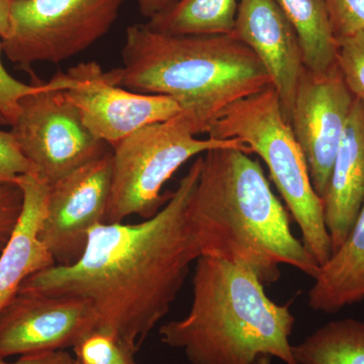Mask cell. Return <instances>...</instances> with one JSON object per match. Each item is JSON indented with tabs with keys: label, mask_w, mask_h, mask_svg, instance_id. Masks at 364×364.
<instances>
[{
	"label": "cell",
	"mask_w": 364,
	"mask_h": 364,
	"mask_svg": "<svg viewBox=\"0 0 364 364\" xmlns=\"http://www.w3.org/2000/svg\"><path fill=\"white\" fill-rule=\"evenodd\" d=\"M200 169L198 157L154 217L136 224L97 225L79 260L35 273L20 291L87 299L97 330L136 353L202 256L188 210Z\"/></svg>",
	"instance_id": "6da1fadb"
},
{
	"label": "cell",
	"mask_w": 364,
	"mask_h": 364,
	"mask_svg": "<svg viewBox=\"0 0 364 364\" xmlns=\"http://www.w3.org/2000/svg\"><path fill=\"white\" fill-rule=\"evenodd\" d=\"M250 154L223 147L202 156L188 207L202 256L246 268L265 287L279 282L282 264L315 279L320 265L294 236L286 208Z\"/></svg>",
	"instance_id": "7a4b0ae2"
},
{
	"label": "cell",
	"mask_w": 364,
	"mask_h": 364,
	"mask_svg": "<svg viewBox=\"0 0 364 364\" xmlns=\"http://www.w3.org/2000/svg\"><path fill=\"white\" fill-rule=\"evenodd\" d=\"M123 65L105 71L114 85L176 100L193 133L226 107L272 85L252 50L233 35L171 36L145 23L127 28Z\"/></svg>",
	"instance_id": "3957f363"
},
{
	"label": "cell",
	"mask_w": 364,
	"mask_h": 364,
	"mask_svg": "<svg viewBox=\"0 0 364 364\" xmlns=\"http://www.w3.org/2000/svg\"><path fill=\"white\" fill-rule=\"evenodd\" d=\"M264 287L246 268L200 256L189 312L160 327L162 343L183 352L191 364H257L262 358L298 364L289 304L274 303Z\"/></svg>",
	"instance_id": "277c9868"
},
{
	"label": "cell",
	"mask_w": 364,
	"mask_h": 364,
	"mask_svg": "<svg viewBox=\"0 0 364 364\" xmlns=\"http://www.w3.org/2000/svg\"><path fill=\"white\" fill-rule=\"evenodd\" d=\"M210 138L237 139L267 165L303 242L320 267L331 258L332 242L326 227L323 200L311 181L303 150L282 112L272 85L230 105L208 127Z\"/></svg>",
	"instance_id": "5b68a950"
},
{
	"label": "cell",
	"mask_w": 364,
	"mask_h": 364,
	"mask_svg": "<svg viewBox=\"0 0 364 364\" xmlns=\"http://www.w3.org/2000/svg\"><path fill=\"white\" fill-rule=\"evenodd\" d=\"M181 112L167 121L144 127L112 147V181L105 224L123 223L136 215L154 217L170 195L163 186L184 163L215 148H250L237 139L196 138Z\"/></svg>",
	"instance_id": "8992f818"
},
{
	"label": "cell",
	"mask_w": 364,
	"mask_h": 364,
	"mask_svg": "<svg viewBox=\"0 0 364 364\" xmlns=\"http://www.w3.org/2000/svg\"><path fill=\"white\" fill-rule=\"evenodd\" d=\"M77 80L59 72L21 100L11 133L32 166L33 176L51 186L72 171L109 153V146L86 128L65 90Z\"/></svg>",
	"instance_id": "52a82bcc"
},
{
	"label": "cell",
	"mask_w": 364,
	"mask_h": 364,
	"mask_svg": "<svg viewBox=\"0 0 364 364\" xmlns=\"http://www.w3.org/2000/svg\"><path fill=\"white\" fill-rule=\"evenodd\" d=\"M126 0H16L13 31L2 50L33 74L38 62L59 64L90 49L111 30Z\"/></svg>",
	"instance_id": "ba28073f"
},
{
	"label": "cell",
	"mask_w": 364,
	"mask_h": 364,
	"mask_svg": "<svg viewBox=\"0 0 364 364\" xmlns=\"http://www.w3.org/2000/svg\"><path fill=\"white\" fill-rule=\"evenodd\" d=\"M112 166L109 151L49 186L39 237L56 265L79 260L91 230L105 223Z\"/></svg>",
	"instance_id": "9c48e42d"
},
{
	"label": "cell",
	"mask_w": 364,
	"mask_h": 364,
	"mask_svg": "<svg viewBox=\"0 0 364 364\" xmlns=\"http://www.w3.org/2000/svg\"><path fill=\"white\" fill-rule=\"evenodd\" d=\"M355 98L339 66L327 73L306 68L299 79L289 124L305 155L314 188L321 198L327 191Z\"/></svg>",
	"instance_id": "30bf717a"
},
{
	"label": "cell",
	"mask_w": 364,
	"mask_h": 364,
	"mask_svg": "<svg viewBox=\"0 0 364 364\" xmlns=\"http://www.w3.org/2000/svg\"><path fill=\"white\" fill-rule=\"evenodd\" d=\"M95 330L87 299L20 291L0 313V358L73 348Z\"/></svg>",
	"instance_id": "8fae6325"
},
{
	"label": "cell",
	"mask_w": 364,
	"mask_h": 364,
	"mask_svg": "<svg viewBox=\"0 0 364 364\" xmlns=\"http://www.w3.org/2000/svg\"><path fill=\"white\" fill-rule=\"evenodd\" d=\"M68 71L77 85L65 90L67 97L78 109L86 128L109 147L144 127L167 121L181 112L168 97L114 85L95 62L78 64Z\"/></svg>",
	"instance_id": "7c38bea8"
},
{
	"label": "cell",
	"mask_w": 364,
	"mask_h": 364,
	"mask_svg": "<svg viewBox=\"0 0 364 364\" xmlns=\"http://www.w3.org/2000/svg\"><path fill=\"white\" fill-rule=\"evenodd\" d=\"M267 69L289 123L306 67L298 35L277 0H239L233 32Z\"/></svg>",
	"instance_id": "4fadbf2b"
},
{
	"label": "cell",
	"mask_w": 364,
	"mask_h": 364,
	"mask_svg": "<svg viewBox=\"0 0 364 364\" xmlns=\"http://www.w3.org/2000/svg\"><path fill=\"white\" fill-rule=\"evenodd\" d=\"M333 253L350 233L364 203V102L355 98L322 198Z\"/></svg>",
	"instance_id": "5bb4252c"
},
{
	"label": "cell",
	"mask_w": 364,
	"mask_h": 364,
	"mask_svg": "<svg viewBox=\"0 0 364 364\" xmlns=\"http://www.w3.org/2000/svg\"><path fill=\"white\" fill-rule=\"evenodd\" d=\"M23 193V212L6 248L0 253V313L35 273L56 264L40 240L49 186L33 174L16 181Z\"/></svg>",
	"instance_id": "9a60e30c"
},
{
	"label": "cell",
	"mask_w": 364,
	"mask_h": 364,
	"mask_svg": "<svg viewBox=\"0 0 364 364\" xmlns=\"http://www.w3.org/2000/svg\"><path fill=\"white\" fill-rule=\"evenodd\" d=\"M364 299V203L346 240L322 265L308 294L316 312L333 314Z\"/></svg>",
	"instance_id": "2e32d148"
},
{
	"label": "cell",
	"mask_w": 364,
	"mask_h": 364,
	"mask_svg": "<svg viewBox=\"0 0 364 364\" xmlns=\"http://www.w3.org/2000/svg\"><path fill=\"white\" fill-rule=\"evenodd\" d=\"M298 35L306 69L327 73L338 68V44L326 0H277Z\"/></svg>",
	"instance_id": "e0dca14e"
},
{
	"label": "cell",
	"mask_w": 364,
	"mask_h": 364,
	"mask_svg": "<svg viewBox=\"0 0 364 364\" xmlns=\"http://www.w3.org/2000/svg\"><path fill=\"white\" fill-rule=\"evenodd\" d=\"M237 11V0H177L145 26L164 35H229L233 32Z\"/></svg>",
	"instance_id": "ac0fdd59"
},
{
	"label": "cell",
	"mask_w": 364,
	"mask_h": 364,
	"mask_svg": "<svg viewBox=\"0 0 364 364\" xmlns=\"http://www.w3.org/2000/svg\"><path fill=\"white\" fill-rule=\"evenodd\" d=\"M298 364H364V322L347 318L318 328L293 345Z\"/></svg>",
	"instance_id": "d6986e66"
},
{
	"label": "cell",
	"mask_w": 364,
	"mask_h": 364,
	"mask_svg": "<svg viewBox=\"0 0 364 364\" xmlns=\"http://www.w3.org/2000/svg\"><path fill=\"white\" fill-rule=\"evenodd\" d=\"M338 66L354 97L364 102V33L337 40Z\"/></svg>",
	"instance_id": "ffe728a7"
},
{
	"label": "cell",
	"mask_w": 364,
	"mask_h": 364,
	"mask_svg": "<svg viewBox=\"0 0 364 364\" xmlns=\"http://www.w3.org/2000/svg\"><path fill=\"white\" fill-rule=\"evenodd\" d=\"M336 40L364 33V0H326Z\"/></svg>",
	"instance_id": "44dd1931"
},
{
	"label": "cell",
	"mask_w": 364,
	"mask_h": 364,
	"mask_svg": "<svg viewBox=\"0 0 364 364\" xmlns=\"http://www.w3.org/2000/svg\"><path fill=\"white\" fill-rule=\"evenodd\" d=\"M2 52V41L0 40V112L11 126L20 112L21 100L39 90L44 82L36 81L33 85H26L14 78L4 65Z\"/></svg>",
	"instance_id": "7402d4cb"
},
{
	"label": "cell",
	"mask_w": 364,
	"mask_h": 364,
	"mask_svg": "<svg viewBox=\"0 0 364 364\" xmlns=\"http://www.w3.org/2000/svg\"><path fill=\"white\" fill-rule=\"evenodd\" d=\"M23 193L16 182L0 183V253L6 248L23 212Z\"/></svg>",
	"instance_id": "603a6c76"
},
{
	"label": "cell",
	"mask_w": 364,
	"mask_h": 364,
	"mask_svg": "<svg viewBox=\"0 0 364 364\" xmlns=\"http://www.w3.org/2000/svg\"><path fill=\"white\" fill-rule=\"evenodd\" d=\"M31 172L32 166L21 153L13 133L0 130V183L16 182L18 177Z\"/></svg>",
	"instance_id": "cb8c5ba5"
},
{
	"label": "cell",
	"mask_w": 364,
	"mask_h": 364,
	"mask_svg": "<svg viewBox=\"0 0 364 364\" xmlns=\"http://www.w3.org/2000/svg\"><path fill=\"white\" fill-rule=\"evenodd\" d=\"M13 364H78L75 358L65 350L35 352L21 355Z\"/></svg>",
	"instance_id": "d4e9b609"
},
{
	"label": "cell",
	"mask_w": 364,
	"mask_h": 364,
	"mask_svg": "<svg viewBox=\"0 0 364 364\" xmlns=\"http://www.w3.org/2000/svg\"><path fill=\"white\" fill-rule=\"evenodd\" d=\"M14 0H0V40L4 41L13 31Z\"/></svg>",
	"instance_id": "484cf974"
},
{
	"label": "cell",
	"mask_w": 364,
	"mask_h": 364,
	"mask_svg": "<svg viewBox=\"0 0 364 364\" xmlns=\"http://www.w3.org/2000/svg\"><path fill=\"white\" fill-rule=\"evenodd\" d=\"M177 0H136L139 9L143 16L147 20L156 16V14L166 11L167 9L173 6Z\"/></svg>",
	"instance_id": "4316f807"
},
{
	"label": "cell",
	"mask_w": 364,
	"mask_h": 364,
	"mask_svg": "<svg viewBox=\"0 0 364 364\" xmlns=\"http://www.w3.org/2000/svg\"><path fill=\"white\" fill-rule=\"evenodd\" d=\"M135 352L124 349L116 360L109 364H136L135 361Z\"/></svg>",
	"instance_id": "83f0119b"
},
{
	"label": "cell",
	"mask_w": 364,
	"mask_h": 364,
	"mask_svg": "<svg viewBox=\"0 0 364 364\" xmlns=\"http://www.w3.org/2000/svg\"><path fill=\"white\" fill-rule=\"evenodd\" d=\"M0 126H9V122L6 121V117L2 116L1 112H0Z\"/></svg>",
	"instance_id": "f1b7e54d"
},
{
	"label": "cell",
	"mask_w": 364,
	"mask_h": 364,
	"mask_svg": "<svg viewBox=\"0 0 364 364\" xmlns=\"http://www.w3.org/2000/svg\"><path fill=\"white\" fill-rule=\"evenodd\" d=\"M270 359L272 358L260 359L259 363H258L257 364H272V363H270Z\"/></svg>",
	"instance_id": "f546056e"
},
{
	"label": "cell",
	"mask_w": 364,
	"mask_h": 364,
	"mask_svg": "<svg viewBox=\"0 0 364 364\" xmlns=\"http://www.w3.org/2000/svg\"><path fill=\"white\" fill-rule=\"evenodd\" d=\"M0 364H7L6 361H4V358H0Z\"/></svg>",
	"instance_id": "4dcf8cb0"
},
{
	"label": "cell",
	"mask_w": 364,
	"mask_h": 364,
	"mask_svg": "<svg viewBox=\"0 0 364 364\" xmlns=\"http://www.w3.org/2000/svg\"><path fill=\"white\" fill-rule=\"evenodd\" d=\"M14 1H16V0H14Z\"/></svg>",
	"instance_id": "1f68e13d"
}]
</instances>
